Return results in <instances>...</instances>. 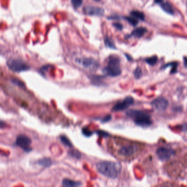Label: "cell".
Listing matches in <instances>:
<instances>
[{
	"label": "cell",
	"instance_id": "6da1fadb",
	"mask_svg": "<svg viewBox=\"0 0 187 187\" xmlns=\"http://www.w3.org/2000/svg\"><path fill=\"white\" fill-rule=\"evenodd\" d=\"M116 139V145L113 148V153L122 159H131L137 156L142 148L141 144L134 141Z\"/></svg>",
	"mask_w": 187,
	"mask_h": 187
},
{
	"label": "cell",
	"instance_id": "7a4b0ae2",
	"mask_svg": "<svg viewBox=\"0 0 187 187\" xmlns=\"http://www.w3.org/2000/svg\"><path fill=\"white\" fill-rule=\"evenodd\" d=\"M96 168L101 175L110 178L114 179L120 174L122 166L119 162L103 161L97 163Z\"/></svg>",
	"mask_w": 187,
	"mask_h": 187
},
{
	"label": "cell",
	"instance_id": "3957f363",
	"mask_svg": "<svg viewBox=\"0 0 187 187\" xmlns=\"http://www.w3.org/2000/svg\"><path fill=\"white\" fill-rule=\"evenodd\" d=\"M126 114L128 117L133 119L134 123L143 127H148L150 126L153 122L151 116L148 113L139 110H129Z\"/></svg>",
	"mask_w": 187,
	"mask_h": 187
},
{
	"label": "cell",
	"instance_id": "277c9868",
	"mask_svg": "<svg viewBox=\"0 0 187 187\" xmlns=\"http://www.w3.org/2000/svg\"><path fill=\"white\" fill-rule=\"evenodd\" d=\"M7 65L11 70L16 72L27 70L30 68L26 63L19 59H10L7 62Z\"/></svg>",
	"mask_w": 187,
	"mask_h": 187
},
{
	"label": "cell",
	"instance_id": "5b68a950",
	"mask_svg": "<svg viewBox=\"0 0 187 187\" xmlns=\"http://www.w3.org/2000/svg\"><path fill=\"white\" fill-rule=\"evenodd\" d=\"M76 62L82 67L90 70H96L99 67L98 62L95 59L91 58L77 59Z\"/></svg>",
	"mask_w": 187,
	"mask_h": 187
},
{
	"label": "cell",
	"instance_id": "8992f818",
	"mask_svg": "<svg viewBox=\"0 0 187 187\" xmlns=\"http://www.w3.org/2000/svg\"><path fill=\"white\" fill-rule=\"evenodd\" d=\"M151 104L152 107L159 112L165 111L169 105V102L167 100L163 97H159L154 99Z\"/></svg>",
	"mask_w": 187,
	"mask_h": 187
},
{
	"label": "cell",
	"instance_id": "52a82bcc",
	"mask_svg": "<svg viewBox=\"0 0 187 187\" xmlns=\"http://www.w3.org/2000/svg\"><path fill=\"white\" fill-rule=\"evenodd\" d=\"M158 157L162 161L169 160L172 156L175 154V151L171 148H160L156 150Z\"/></svg>",
	"mask_w": 187,
	"mask_h": 187
},
{
	"label": "cell",
	"instance_id": "ba28073f",
	"mask_svg": "<svg viewBox=\"0 0 187 187\" xmlns=\"http://www.w3.org/2000/svg\"><path fill=\"white\" fill-rule=\"evenodd\" d=\"M134 103V99L132 97L128 96L125 98L124 100L119 103H117L112 108L113 112H119L124 110L126 109L129 108L131 105Z\"/></svg>",
	"mask_w": 187,
	"mask_h": 187
},
{
	"label": "cell",
	"instance_id": "9c48e42d",
	"mask_svg": "<svg viewBox=\"0 0 187 187\" xmlns=\"http://www.w3.org/2000/svg\"><path fill=\"white\" fill-rule=\"evenodd\" d=\"M103 73L105 75L109 76L117 77L120 75L121 70L120 65L108 64V65L103 69Z\"/></svg>",
	"mask_w": 187,
	"mask_h": 187
},
{
	"label": "cell",
	"instance_id": "30bf717a",
	"mask_svg": "<svg viewBox=\"0 0 187 187\" xmlns=\"http://www.w3.org/2000/svg\"><path fill=\"white\" fill-rule=\"evenodd\" d=\"M16 143L17 145L20 146L25 151H29L31 150L30 145L31 141L29 138L25 135H20L17 138Z\"/></svg>",
	"mask_w": 187,
	"mask_h": 187
},
{
	"label": "cell",
	"instance_id": "8fae6325",
	"mask_svg": "<svg viewBox=\"0 0 187 187\" xmlns=\"http://www.w3.org/2000/svg\"><path fill=\"white\" fill-rule=\"evenodd\" d=\"M83 12L85 14L92 16H103L104 10L100 7L95 6H87L83 9Z\"/></svg>",
	"mask_w": 187,
	"mask_h": 187
},
{
	"label": "cell",
	"instance_id": "7c38bea8",
	"mask_svg": "<svg viewBox=\"0 0 187 187\" xmlns=\"http://www.w3.org/2000/svg\"><path fill=\"white\" fill-rule=\"evenodd\" d=\"M147 32V30L145 28L139 27L134 30L131 34V36H133L136 38H141Z\"/></svg>",
	"mask_w": 187,
	"mask_h": 187
},
{
	"label": "cell",
	"instance_id": "4fadbf2b",
	"mask_svg": "<svg viewBox=\"0 0 187 187\" xmlns=\"http://www.w3.org/2000/svg\"><path fill=\"white\" fill-rule=\"evenodd\" d=\"M62 184L64 187H74L81 186L82 185V183L80 182L72 181L69 179H64L63 181Z\"/></svg>",
	"mask_w": 187,
	"mask_h": 187
},
{
	"label": "cell",
	"instance_id": "5bb4252c",
	"mask_svg": "<svg viewBox=\"0 0 187 187\" xmlns=\"http://www.w3.org/2000/svg\"><path fill=\"white\" fill-rule=\"evenodd\" d=\"M161 7L165 12L167 13L168 14H170L171 15L174 14V11L173 9V8L170 4H169V2L161 3Z\"/></svg>",
	"mask_w": 187,
	"mask_h": 187
},
{
	"label": "cell",
	"instance_id": "9a60e30c",
	"mask_svg": "<svg viewBox=\"0 0 187 187\" xmlns=\"http://www.w3.org/2000/svg\"><path fill=\"white\" fill-rule=\"evenodd\" d=\"M131 15L134 18L141 20V21H144V14L143 13L138 11H133L131 12Z\"/></svg>",
	"mask_w": 187,
	"mask_h": 187
},
{
	"label": "cell",
	"instance_id": "2e32d148",
	"mask_svg": "<svg viewBox=\"0 0 187 187\" xmlns=\"http://www.w3.org/2000/svg\"><path fill=\"white\" fill-rule=\"evenodd\" d=\"M158 57L156 56H153L148 58L146 59V62L150 65L153 66L158 62Z\"/></svg>",
	"mask_w": 187,
	"mask_h": 187
},
{
	"label": "cell",
	"instance_id": "e0dca14e",
	"mask_svg": "<svg viewBox=\"0 0 187 187\" xmlns=\"http://www.w3.org/2000/svg\"><path fill=\"white\" fill-rule=\"evenodd\" d=\"M105 44L109 48L112 49H116V47L113 42L109 38H107L105 40Z\"/></svg>",
	"mask_w": 187,
	"mask_h": 187
},
{
	"label": "cell",
	"instance_id": "ac0fdd59",
	"mask_svg": "<svg viewBox=\"0 0 187 187\" xmlns=\"http://www.w3.org/2000/svg\"><path fill=\"white\" fill-rule=\"evenodd\" d=\"M125 19H126L128 21L129 23L132 25H133L134 26H136V25L138 24V21L137 19L135 18H132V17H126L125 18Z\"/></svg>",
	"mask_w": 187,
	"mask_h": 187
},
{
	"label": "cell",
	"instance_id": "d6986e66",
	"mask_svg": "<svg viewBox=\"0 0 187 187\" xmlns=\"http://www.w3.org/2000/svg\"><path fill=\"white\" fill-rule=\"evenodd\" d=\"M133 74H134V78H135L136 79H140L141 76H142V75H143L142 71H141V68L137 67V68L135 69V70L134 71Z\"/></svg>",
	"mask_w": 187,
	"mask_h": 187
},
{
	"label": "cell",
	"instance_id": "ffe728a7",
	"mask_svg": "<svg viewBox=\"0 0 187 187\" xmlns=\"http://www.w3.org/2000/svg\"><path fill=\"white\" fill-rule=\"evenodd\" d=\"M39 164L43 166H49L51 164V161L49 159H43L40 160Z\"/></svg>",
	"mask_w": 187,
	"mask_h": 187
},
{
	"label": "cell",
	"instance_id": "44dd1931",
	"mask_svg": "<svg viewBox=\"0 0 187 187\" xmlns=\"http://www.w3.org/2000/svg\"><path fill=\"white\" fill-rule=\"evenodd\" d=\"M71 4L76 9L81 7L83 3V0H71Z\"/></svg>",
	"mask_w": 187,
	"mask_h": 187
},
{
	"label": "cell",
	"instance_id": "7402d4cb",
	"mask_svg": "<svg viewBox=\"0 0 187 187\" xmlns=\"http://www.w3.org/2000/svg\"><path fill=\"white\" fill-rule=\"evenodd\" d=\"M60 140L63 143V144H64L65 146H72V144H71L70 141L65 136H61Z\"/></svg>",
	"mask_w": 187,
	"mask_h": 187
},
{
	"label": "cell",
	"instance_id": "603a6c76",
	"mask_svg": "<svg viewBox=\"0 0 187 187\" xmlns=\"http://www.w3.org/2000/svg\"><path fill=\"white\" fill-rule=\"evenodd\" d=\"M112 25L119 30H122L123 29V25L119 23H115L112 24Z\"/></svg>",
	"mask_w": 187,
	"mask_h": 187
},
{
	"label": "cell",
	"instance_id": "cb8c5ba5",
	"mask_svg": "<svg viewBox=\"0 0 187 187\" xmlns=\"http://www.w3.org/2000/svg\"><path fill=\"white\" fill-rule=\"evenodd\" d=\"M71 155L72 156H74V157H76V158H79L80 156V153L78 152V151H71Z\"/></svg>",
	"mask_w": 187,
	"mask_h": 187
},
{
	"label": "cell",
	"instance_id": "d4e9b609",
	"mask_svg": "<svg viewBox=\"0 0 187 187\" xmlns=\"http://www.w3.org/2000/svg\"><path fill=\"white\" fill-rule=\"evenodd\" d=\"M112 119V117H111V116L110 115H109V117H105V118H104V119L102 121L103 122H108V121L110 120V119Z\"/></svg>",
	"mask_w": 187,
	"mask_h": 187
},
{
	"label": "cell",
	"instance_id": "484cf974",
	"mask_svg": "<svg viewBox=\"0 0 187 187\" xmlns=\"http://www.w3.org/2000/svg\"><path fill=\"white\" fill-rule=\"evenodd\" d=\"M164 0H155V2L156 3V4H161L162 3Z\"/></svg>",
	"mask_w": 187,
	"mask_h": 187
},
{
	"label": "cell",
	"instance_id": "4316f807",
	"mask_svg": "<svg viewBox=\"0 0 187 187\" xmlns=\"http://www.w3.org/2000/svg\"><path fill=\"white\" fill-rule=\"evenodd\" d=\"M125 56L127 58V59H129V60H132V58H131V57H130V55H129L128 54H125Z\"/></svg>",
	"mask_w": 187,
	"mask_h": 187
},
{
	"label": "cell",
	"instance_id": "83f0119b",
	"mask_svg": "<svg viewBox=\"0 0 187 187\" xmlns=\"http://www.w3.org/2000/svg\"><path fill=\"white\" fill-rule=\"evenodd\" d=\"M5 126V124L2 121H0V127H4Z\"/></svg>",
	"mask_w": 187,
	"mask_h": 187
},
{
	"label": "cell",
	"instance_id": "f1b7e54d",
	"mask_svg": "<svg viewBox=\"0 0 187 187\" xmlns=\"http://www.w3.org/2000/svg\"><path fill=\"white\" fill-rule=\"evenodd\" d=\"M184 62L185 67H186V66H187V60H186V57L184 58Z\"/></svg>",
	"mask_w": 187,
	"mask_h": 187
},
{
	"label": "cell",
	"instance_id": "f546056e",
	"mask_svg": "<svg viewBox=\"0 0 187 187\" xmlns=\"http://www.w3.org/2000/svg\"><path fill=\"white\" fill-rule=\"evenodd\" d=\"M95 1H100V0H95Z\"/></svg>",
	"mask_w": 187,
	"mask_h": 187
}]
</instances>
